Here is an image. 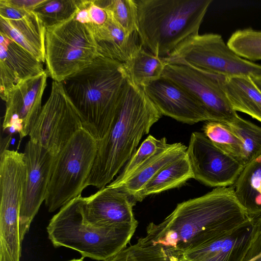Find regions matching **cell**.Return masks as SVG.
Wrapping results in <instances>:
<instances>
[{"label":"cell","mask_w":261,"mask_h":261,"mask_svg":"<svg viewBox=\"0 0 261 261\" xmlns=\"http://www.w3.org/2000/svg\"><path fill=\"white\" fill-rule=\"evenodd\" d=\"M83 128L80 116L62 82L53 81L50 95L30 134V140L56 156Z\"/></svg>","instance_id":"cell-9"},{"label":"cell","mask_w":261,"mask_h":261,"mask_svg":"<svg viewBox=\"0 0 261 261\" xmlns=\"http://www.w3.org/2000/svg\"><path fill=\"white\" fill-rule=\"evenodd\" d=\"M162 77L191 94L202 106L210 121L228 124L239 116L225 92L224 76L191 66L166 64Z\"/></svg>","instance_id":"cell-10"},{"label":"cell","mask_w":261,"mask_h":261,"mask_svg":"<svg viewBox=\"0 0 261 261\" xmlns=\"http://www.w3.org/2000/svg\"><path fill=\"white\" fill-rule=\"evenodd\" d=\"M168 145L165 137L157 139L149 135L128 160L119 175L107 186L114 189L120 188L142 165Z\"/></svg>","instance_id":"cell-26"},{"label":"cell","mask_w":261,"mask_h":261,"mask_svg":"<svg viewBox=\"0 0 261 261\" xmlns=\"http://www.w3.org/2000/svg\"><path fill=\"white\" fill-rule=\"evenodd\" d=\"M0 261H5V260L3 258L0 257Z\"/></svg>","instance_id":"cell-37"},{"label":"cell","mask_w":261,"mask_h":261,"mask_svg":"<svg viewBox=\"0 0 261 261\" xmlns=\"http://www.w3.org/2000/svg\"><path fill=\"white\" fill-rule=\"evenodd\" d=\"M0 33L45 62V26L33 11L0 0Z\"/></svg>","instance_id":"cell-14"},{"label":"cell","mask_w":261,"mask_h":261,"mask_svg":"<svg viewBox=\"0 0 261 261\" xmlns=\"http://www.w3.org/2000/svg\"><path fill=\"white\" fill-rule=\"evenodd\" d=\"M82 195L62 207L47 227L48 239L55 248L65 247L83 257L105 261L126 247L138 224L109 227L95 226L85 218Z\"/></svg>","instance_id":"cell-5"},{"label":"cell","mask_w":261,"mask_h":261,"mask_svg":"<svg viewBox=\"0 0 261 261\" xmlns=\"http://www.w3.org/2000/svg\"><path fill=\"white\" fill-rule=\"evenodd\" d=\"M187 147L182 143L168 144L142 165L117 189L127 194L136 203L148 182L163 167L186 154Z\"/></svg>","instance_id":"cell-20"},{"label":"cell","mask_w":261,"mask_h":261,"mask_svg":"<svg viewBox=\"0 0 261 261\" xmlns=\"http://www.w3.org/2000/svg\"><path fill=\"white\" fill-rule=\"evenodd\" d=\"M127 80L123 63L99 56L62 82L83 128L97 141L107 135L114 122Z\"/></svg>","instance_id":"cell-3"},{"label":"cell","mask_w":261,"mask_h":261,"mask_svg":"<svg viewBox=\"0 0 261 261\" xmlns=\"http://www.w3.org/2000/svg\"><path fill=\"white\" fill-rule=\"evenodd\" d=\"M233 188L251 219L261 218V155L246 165Z\"/></svg>","instance_id":"cell-22"},{"label":"cell","mask_w":261,"mask_h":261,"mask_svg":"<svg viewBox=\"0 0 261 261\" xmlns=\"http://www.w3.org/2000/svg\"><path fill=\"white\" fill-rule=\"evenodd\" d=\"M135 204L124 192L106 186L83 197L82 208L86 220L93 226L116 227L138 224L133 213Z\"/></svg>","instance_id":"cell-15"},{"label":"cell","mask_w":261,"mask_h":261,"mask_svg":"<svg viewBox=\"0 0 261 261\" xmlns=\"http://www.w3.org/2000/svg\"><path fill=\"white\" fill-rule=\"evenodd\" d=\"M83 259H84V257H82L79 259H71V260H70L68 261H84Z\"/></svg>","instance_id":"cell-36"},{"label":"cell","mask_w":261,"mask_h":261,"mask_svg":"<svg viewBox=\"0 0 261 261\" xmlns=\"http://www.w3.org/2000/svg\"><path fill=\"white\" fill-rule=\"evenodd\" d=\"M77 8V0H44L33 11L47 29L71 19Z\"/></svg>","instance_id":"cell-28"},{"label":"cell","mask_w":261,"mask_h":261,"mask_svg":"<svg viewBox=\"0 0 261 261\" xmlns=\"http://www.w3.org/2000/svg\"><path fill=\"white\" fill-rule=\"evenodd\" d=\"M226 96L235 111L245 113L261 122V91L249 75L224 78Z\"/></svg>","instance_id":"cell-21"},{"label":"cell","mask_w":261,"mask_h":261,"mask_svg":"<svg viewBox=\"0 0 261 261\" xmlns=\"http://www.w3.org/2000/svg\"><path fill=\"white\" fill-rule=\"evenodd\" d=\"M252 219L240 204L232 187L216 188L178 203L161 223L146 227L147 242L162 247L171 261L208 244Z\"/></svg>","instance_id":"cell-1"},{"label":"cell","mask_w":261,"mask_h":261,"mask_svg":"<svg viewBox=\"0 0 261 261\" xmlns=\"http://www.w3.org/2000/svg\"><path fill=\"white\" fill-rule=\"evenodd\" d=\"M75 16L46 30V70L54 81L62 82L100 56L92 31Z\"/></svg>","instance_id":"cell-7"},{"label":"cell","mask_w":261,"mask_h":261,"mask_svg":"<svg viewBox=\"0 0 261 261\" xmlns=\"http://www.w3.org/2000/svg\"><path fill=\"white\" fill-rule=\"evenodd\" d=\"M123 65L128 79L135 85L143 87L162 77L166 64L162 58L153 54L141 44Z\"/></svg>","instance_id":"cell-24"},{"label":"cell","mask_w":261,"mask_h":261,"mask_svg":"<svg viewBox=\"0 0 261 261\" xmlns=\"http://www.w3.org/2000/svg\"><path fill=\"white\" fill-rule=\"evenodd\" d=\"M108 16L102 25H88L93 32L100 56L124 63L141 45L138 33H127Z\"/></svg>","instance_id":"cell-19"},{"label":"cell","mask_w":261,"mask_h":261,"mask_svg":"<svg viewBox=\"0 0 261 261\" xmlns=\"http://www.w3.org/2000/svg\"><path fill=\"white\" fill-rule=\"evenodd\" d=\"M162 116L142 88L128 79L114 122L107 135L98 141L86 187L101 189L110 184L136 152L142 137Z\"/></svg>","instance_id":"cell-2"},{"label":"cell","mask_w":261,"mask_h":261,"mask_svg":"<svg viewBox=\"0 0 261 261\" xmlns=\"http://www.w3.org/2000/svg\"><path fill=\"white\" fill-rule=\"evenodd\" d=\"M23 153L26 165V179L19 216L21 242L45 201L55 156L30 140L27 143Z\"/></svg>","instance_id":"cell-12"},{"label":"cell","mask_w":261,"mask_h":261,"mask_svg":"<svg viewBox=\"0 0 261 261\" xmlns=\"http://www.w3.org/2000/svg\"><path fill=\"white\" fill-rule=\"evenodd\" d=\"M187 154L194 178L212 187L233 185L244 167L217 147L203 134L192 133Z\"/></svg>","instance_id":"cell-11"},{"label":"cell","mask_w":261,"mask_h":261,"mask_svg":"<svg viewBox=\"0 0 261 261\" xmlns=\"http://www.w3.org/2000/svg\"><path fill=\"white\" fill-rule=\"evenodd\" d=\"M166 64L183 65L229 77L261 75V65L238 56L217 34L193 35L168 56Z\"/></svg>","instance_id":"cell-8"},{"label":"cell","mask_w":261,"mask_h":261,"mask_svg":"<svg viewBox=\"0 0 261 261\" xmlns=\"http://www.w3.org/2000/svg\"><path fill=\"white\" fill-rule=\"evenodd\" d=\"M48 75L46 70L15 86L7 94L3 123L4 130L17 133L21 139L32 129L42 109Z\"/></svg>","instance_id":"cell-13"},{"label":"cell","mask_w":261,"mask_h":261,"mask_svg":"<svg viewBox=\"0 0 261 261\" xmlns=\"http://www.w3.org/2000/svg\"><path fill=\"white\" fill-rule=\"evenodd\" d=\"M0 34V93L5 101L15 86L44 70L42 62L4 34Z\"/></svg>","instance_id":"cell-18"},{"label":"cell","mask_w":261,"mask_h":261,"mask_svg":"<svg viewBox=\"0 0 261 261\" xmlns=\"http://www.w3.org/2000/svg\"><path fill=\"white\" fill-rule=\"evenodd\" d=\"M82 3L87 11L88 24L100 26L107 22L109 17L108 12L97 4L96 0H82Z\"/></svg>","instance_id":"cell-32"},{"label":"cell","mask_w":261,"mask_h":261,"mask_svg":"<svg viewBox=\"0 0 261 261\" xmlns=\"http://www.w3.org/2000/svg\"><path fill=\"white\" fill-rule=\"evenodd\" d=\"M242 261H261V231L252 242Z\"/></svg>","instance_id":"cell-33"},{"label":"cell","mask_w":261,"mask_h":261,"mask_svg":"<svg viewBox=\"0 0 261 261\" xmlns=\"http://www.w3.org/2000/svg\"><path fill=\"white\" fill-rule=\"evenodd\" d=\"M141 44L162 58L198 34L212 0L136 1Z\"/></svg>","instance_id":"cell-4"},{"label":"cell","mask_w":261,"mask_h":261,"mask_svg":"<svg viewBox=\"0 0 261 261\" xmlns=\"http://www.w3.org/2000/svg\"><path fill=\"white\" fill-rule=\"evenodd\" d=\"M142 88L162 115L189 124L210 121L202 106L191 94L167 79L162 77Z\"/></svg>","instance_id":"cell-16"},{"label":"cell","mask_w":261,"mask_h":261,"mask_svg":"<svg viewBox=\"0 0 261 261\" xmlns=\"http://www.w3.org/2000/svg\"><path fill=\"white\" fill-rule=\"evenodd\" d=\"M228 46L240 57L251 61L261 60V31L251 28L234 32Z\"/></svg>","instance_id":"cell-30"},{"label":"cell","mask_w":261,"mask_h":261,"mask_svg":"<svg viewBox=\"0 0 261 261\" xmlns=\"http://www.w3.org/2000/svg\"><path fill=\"white\" fill-rule=\"evenodd\" d=\"M228 124L242 142L245 167L261 155V127L239 116Z\"/></svg>","instance_id":"cell-27"},{"label":"cell","mask_w":261,"mask_h":261,"mask_svg":"<svg viewBox=\"0 0 261 261\" xmlns=\"http://www.w3.org/2000/svg\"><path fill=\"white\" fill-rule=\"evenodd\" d=\"M251 77L253 82L261 91V75Z\"/></svg>","instance_id":"cell-35"},{"label":"cell","mask_w":261,"mask_h":261,"mask_svg":"<svg viewBox=\"0 0 261 261\" xmlns=\"http://www.w3.org/2000/svg\"><path fill=\"white\" fill-rule=\"evenodd\" d=\"M97 144L82 128L55 156L45 199L49 212L81 195L93 168Z\"/></svg>","instance_id":"cell-6"},{"label":"cell","mask_w":261,"mask_h":261,"mask_svg":"<svg viewBox=\"0 0 261 261\" xmlns=\"http://www.w3.org/2000/svg\"><path fill=\"white\" fill-rule=\"evenodd\" d=\"M191 178H194V174L186 153L158 172L143 189L140 201L148 195L178 187Z\"/></svg>","instance_id":"cell-23"},{"label":"cell","mask_w":261,"mask_h":261,"mask_svg":"<svg viewBox=\"0 0 261 261\" xmlns=\"http://www.w3.org/2000/svg\"><path fill=\"white\" fill-rule=\"evenodd\" d=\"M13 5L27 10H33L44 0H8Z\"/></svg>","instance_id":"cell-34"},{"label":"cell","mask_w":261,"mask_h":261,"mask_svg":"<svg viewBox=\"0 0 261 261\" xmlns=\"http://www.w3.org/2000/svg\"><path fill=\"white\" fill-rule=\"evenodd\" d=\"M202 130L205 136L217 147L242 165V142L228 124L209 121L203 126Z\"/></svg>","instance_id":"cell-25"},{"label":"cell","mask_w":261,"mask_h":261,"mask_svg":"<svg viewBox=\"0 0 261 261\" xmlns=\"http://www.w3.org/2000/svg\"><path fill=\"white\" fill-rule=\"evenodd\" d=\"M261 231V218L251 219L228 233L184 252L178 261H242Z\"/></svg>","instance_id":"cell-17"},{"label":"cell","mask_w":261,"mask_h":261,"mask_svg":"<svg viewBox=\"0 0 261 261\" xmlns=\"http://www.w3.org/2000/svg\"><path fill=\"white\" fill-rule=\"evenodd\" d=\"M109 15L127 33L138 32V12L136 0H96Z\"/></svg>","instance_id":"cell-29"},{"label":"cell","mask_w":261,"mask_h":261,"mask_svg":"<svg viewBox=\"0 0 261 261\" xmlns=\"http://www.w3.org/2000/svg\"><path fill=\"white\" fill-rule=\"evenodd\" d=\"M105 261H171L164 249L146 241L142 238L138 242Z\"/></svg>","instance_id":"cell-31"}]
</instances>
